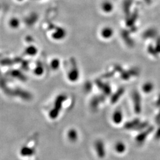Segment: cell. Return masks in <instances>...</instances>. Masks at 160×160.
<instances>
[{"label":"cell","instance_id":"6da1fadb","mask_svg":"<svg viewBox=\"0 0 160 160\" xmlns=\"http://www.w3.org/2000/svg\"><path fill=\"white\" fill-rule=\"evenodd\" d=\"M66 97L64 94L59 95L56 97L55 101L54 107L49 113V116L52 119H55L58 116L62 103L66 100Z\"/></svg>","mask_w":160,"mask_h":160},{"label":"cell","instance_id":"7a4b0ae2","mask_svg":"<svg viewBox=\"0 0 160 160\" xmlns=\"http://www.w3.org/2000/svg\"><path fill=\"white\" fill-rule=\"evenodd\" d=\"M95 146L99 157L100 158H104L106 155V151L103 142L101 140H98L96 142Z\"/></svg>","mask_w":160,"mask_h":160},{"label":"cell","instance_id":"3957f363","mask_svg":"<svg viewBox=\"0 0 160 160\" xmlns=\"http://www.w3.org/2000/svg\"><path fill=\"white\" fill-rule=\"evenodd\" d=\"M68 79L70 80V81L75 82L77 81V80L79 78V72L77 68L74 67L72 70L70 71V73L68 74Z\"/></svg>","mask_w":160,"mask_h":160},{"label":"cell","instance_id":"277c9868","mask_svg":"<svg viewBox=\"0 0 160 160\" xmlns=\"http://www.w3.org/2000/svg\"><path fill=\"white\" fill-rule=\"evenodd\" d=\"M122 118H123V115H122V111L120 110H118L115 111V113H113L112 119L113 122L116 124H119L122 122Z\"/></svg>","mask_w":160,"mask_h":160},{"label":"cell","instance_id":"5b68a950","mask_svg":"<svg viewBox=\"0 0 160 160\" xmlns=\"http://www.w3.org/2000/svg\"><path fill=\"white\" fill-rule=\"evenodd\" d=\"M20 153H21V155L23 156H30L34 154L35 150L34 149L30 148L27 147H23L21 148L20 151Z\"/></svg>","mask_w":160,"mask_h":160},{"label":"cell","instance_id":"8992f818","mask_svg":"<svg viewBox=\"0 0 160 160\" xmlns=\"http://www.w3.org/2000/svg\"><path fill=\"white\" fill-rule=\"evenodd\" d=\"M68 138H69V140L71 141L74 142L77 141L78 139V133L77 130H75L74 129H70L69 131H68Z\"/></svg>","mask_w":160,"mask_h":160},{"label":"cell","instance_id":"52a82bcc","mask_svg":"<svg viewBox=\"0 0 160 160\" xmlns=\"http://www.w3.org/2000/svg\"><path fill=\"white\" fill-rule=\"evenodd\" d=\"M123 91H124V90L123 88L119 90V91H117V92L115 93V94L111 97V102L112 103L116 102L118 100V99L120 98V97L122 96Z\"/></svg>","mask_w":160,"mask_h":160},{"label":"cell","instance_id":"ba28073f","mask_svg":"<svg viewBox=\"0 0 160 160\" xmlns=\"http://www.w3.org/2000/svg\"><path fill=\"white\" fill-rule=\"evenodd\" d=\"M126 147L125 144L121 142H118L115 145V149L118 153H122L125 151Z\"/></svg>","mask_w":160,"mask_h":160},{"label":"cell","instance_id":"9c48e42d","mask_svg":"<svg viewBox=\"0 0 160 160\" xmlns=\"http://www.w3.org/2000/svg\"><path fill=\"white\" fill-rule=\"evenodd\" d=\"M97 85L98 86L102 88V90L104 91V92L106 93V94H110V91H111V90H110V88L109 85H106V84H103L101 81H99L97 82Z\"/></svg>","mask_w":160,"mask_h":160},{"label":"cell","instance_id":"30bf717a","mask_svg":"<svg viewBox=\"0 0 160 160\" xmlns=\"http://www.w3.org/2000/svg\"><path fill=\"white\" fill-rule=\"evenodd\" d=\"M59 62L58 60H56V59L54 60V61H53V62L51 63V67L53 68V69L56 70L59 67Z\"/></svg>","mask_w":160,"mask_h":160},{"label":"cell","instance_id":"8fae6325","mask_svg":"<svg viewBox=\"0 0 160 160\" xmlns=\"http://www.w3.org/2000/svg\"><path fill=\"white\" fill-rule=\"evenodd\" d=\"M35 74L37 75H41L43 73V70H42V68L40 67H37L36 69L35 70Z\"/></svg>","mask_w":160,"mask_h":160},{"label":"cell","instance_id":"7c38bea8","mask_svg":"<svg viewBox=\"0 0 160 160\" xmlns=\"http://www.w3.org/2000/svg\"><path fill=\"white\" fill-rule=\"evenodd\" d=\"M149 88H152V85H151V84H147L146 85H145V86L144 87V89L147 92H148L149 91H150V90L149 89Z\"/></svg>","mask_w":160,"mask_h":160}]
</instances>
